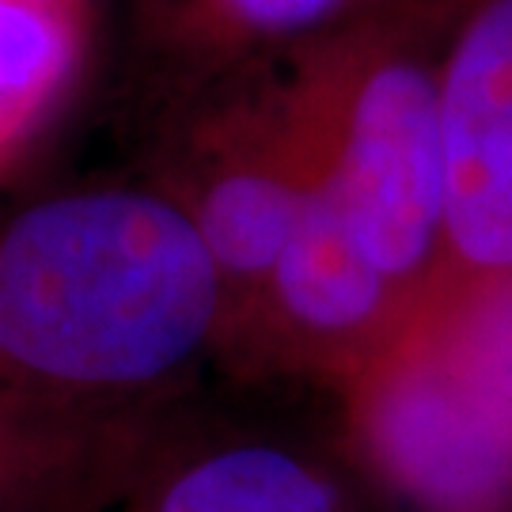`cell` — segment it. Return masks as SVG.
Segmentation results:
<instances>
[{
    "mask_svg": "<svg viewBox=\"0 0 512 512\" xmlns=\"http://www.w3.org/2000/svg\"><path fill=\"white\" fill-rule=\"evenodd\" d=\"M425 4L433 0H141V27L152 54L213 88Z\"/></svg>",
    "mask_w": 512,
    "mask_h": 512,
    "instance_id": "8992f818",
    "label": "cell"
},
{
    "mask_svg": "<svg viewBox=\"0 0 512 512\" xmlns=\"http://www.w3.org/2000/svg\"><path fill=\"white\" fill-rule=\"evenodd\" d=\"M346 387L365 452L418 505L512 494V281L421 308Z\"/></svg>",
    "mask_w": 512,
    "mask_h": 512,
    "instance_id": "3957f363",
    "label": "cell"
},
{
    "mask_svg": "<svg viewBox=\"0 0 512 512\" xmlns=\"http://www.w3.org/2000/svg\"><path fill=\"white\" fill-rule=\"evenodd\" d=\"M152 459V414L84 418L0 399V512H114Z\"/></svg>",
    "mask_w": 512,
    "mask_h": 512,
    "instance_id": "52a82bcc",
    "label": "cell"
},
{
    "mask_svg": "<svg viewBox=\"0 0 512 512\" xmlns=\"http://www.w3.org/2000/svg\"><path fill=\"white\" fill-rule=\"evenodd\" d=\"M315 183V141L293 76L224 99L194 141L186 190H171L202 232L224 285V338H239L281 262Z\"/></svg>",
    "mask_w": 512,
    "mask_h": 512,
    "instance_id": "277c9868",
    "label": "cell"
},
{
    "mask_svg": "<svg viewBox=\"0 0 512 512\" xmlns=\"http://www.w3.org/2000/svg\"><path fill=\"white\" fill-rule=\"evenodd\" d=\"M84 19L65 0H0V164L35 137L73 88Z\"/></svg>",
    "mask_w": 512,
    "mask_h": 512,
    "instance_id": "9c48e42d",
    "label": "cell"
},
{
    "mask_svg": "<svg viewBox=\"0 0 512 512\" xmlns=\"http://www.w3.org/2000/svg\"><path fill=\"white\" fill-rule=\"evenodd\" d=\"M444 0L293 57V88L315 141V183L410 315L421 308L444 236L440 38L421 31ZM403 323V327H406Z\"/></svg>",
    "mask_w": 512,
    "mask_h": 512,
    "instance_id": "7a4b0ae2",
    "label": "cell"
},
{
    "mask_svg": "<svg viewBox=\"0 0 512 512\" xmlns=\"http://www.w3.org/2000/svg\"><path fill=\"white\" fill-rule=\"evenodd\" d=\"M440 133L444 236L421 308L512 281V0H456L440 46Z\"/></svg>",
    "mask_w": 512,
    "mask_h": 512,
    "instance_id": "5b68a950",
    "label": "cell"
},
{
    "mask_svg": "<svg viewBox=\"0 0 512 512\" xmlns=\"http://www.w3.org/2000/svg\"><path fill=\"white\" fill-rule=\"evenodd\" d=\"M224 338V285L160 186H80L0 217V399L152 414Z\"/></svg>",
    "mask_w": 512,
    "mask_h": 512,
    "instance_id": "6da1fadb",
    "label": "cell"
},
{
    "mask_svg": "<svg viewBox=\"0 0 512 512\" xmlns=\"http://www.w3.org/2000/svg\"><path fill=\"white\" fill-rule=\"evenodd\" d=\"M65 4H73V8H84V12H88L95 0H65Z\"/></svg>",
    "mask_w": 512,
    "mask_h": 512,
    "instance_id": "30bf717a",
    "label": "cell"
},
{
    "mask_svg": "<svg viewBox=\"0 0 512 512\" xmlns=\"http://www.w3.org/2000/svg\"><path fill=\"white\" fill-rule=\"evenodd\" d=\"M122 512H346L334 478L262 440L213 444L148 463Z\"/></svg>",
    "mask_w": 512,
    "mask_h": 512,
    "instance_id": "ba28073f",
    "label": "cell"
}]
</instances>
